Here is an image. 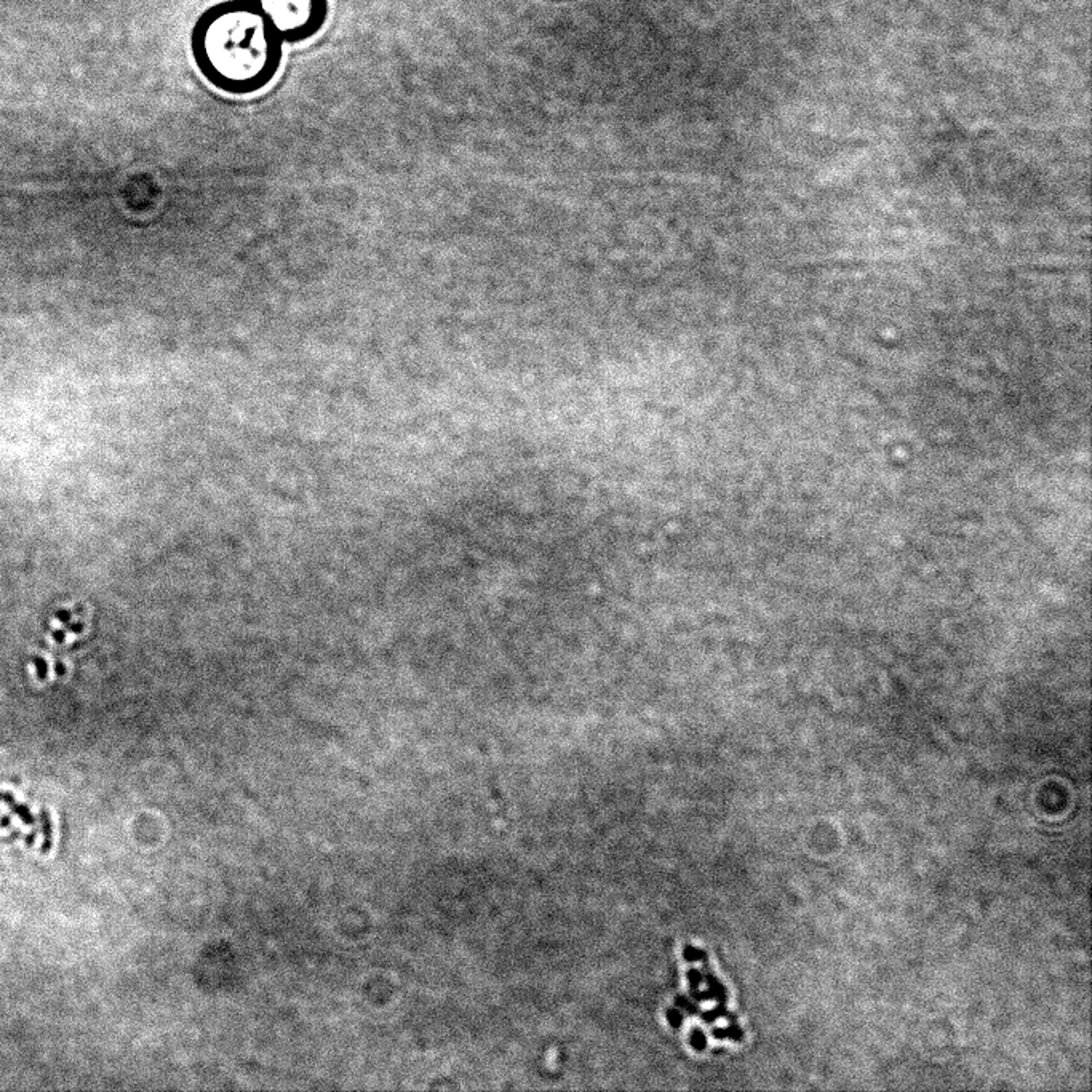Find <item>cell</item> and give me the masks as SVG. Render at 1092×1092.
<instances>
[{
	"label": "cell",
	"mask_w": 1092,
	"mask_h": 1092,
	"mask_svg": "<svg viewBox=\"0 0 1092 1092\" xmlns=\"http://www.w3.org/2000/svg\"><path fill=\"white\" fill-rule=\"evenodd\" d=\"M283 40L253 0H221L195 19L189 48L216 90L247 96L265 90L283 61Z\"/></svg>",
	"instance_id": "obj_1"
},
{
	"label": "cell",
	"mask_w": 1092,
	"mask_h": 1092,
	"mask_svg": "<svg viewBox=\"0 0 1092 1092\" xmlns=\"http://www.w3.org/2000/svg\"><path fill=\"white\" fill-rule=\"evenodd\" d=\"M283 43L314 39L326 24L330 0H253Z\"/></svg>",
	"instance_id": "obj_2"
}]
</instances>
